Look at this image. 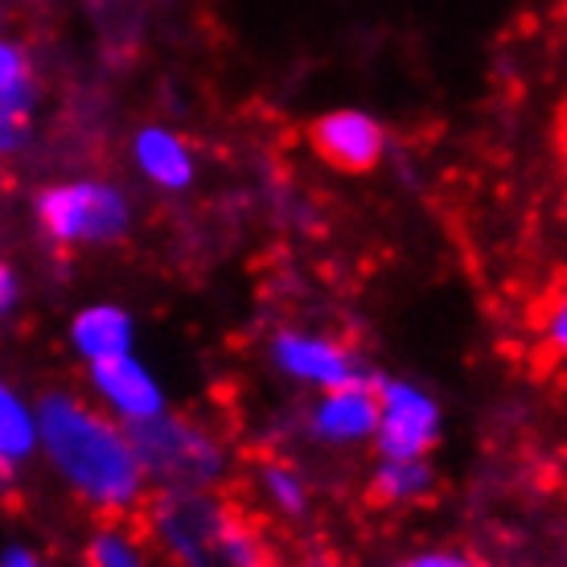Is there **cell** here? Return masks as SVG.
<instances>
[{
	"label": "cell",
	"mask_w": 567,
	"mask_h": 567,
	"mask_svg": "<svg viewBox=\"0 0 567 567\" xmlns=\"http://www.w3.org/2000/svg\"><path fill=\"white\" fill-rule=\"evenodd\" d=\"M141 165L153 173L161 185H185L189 182V156L182 144L165 132H144L141 136Z\"/></svg>",
	"instance_id": "11"
},
{
	"label": "cell",
	"mask_w": 567,
	"mask_h": 567,
	"mask_svg": "<svg viewBox=\"0 0 567 567\" xmlns=\"http://www.w3.org/2000/svg\"><path fill=\"white\" fill-rule=\"evenodd\" d=\"M74 338H79V350L91 354L95 362L128 354V317L120 309H91L79 317Z\"/></svg>",
	"instance_id": "10"
},
{
	"label": "cell",
	"mask_w": 567,
	"mask_h": 567,
	"mask_svg": "<svg viewBox=\"0 0 567 567\" xmlns=\"http://www.w3.org/2000/svg\"><path fill=\"white\" fill-rule=\"evenodd\" d=\"M156 530L185 567H276L259 523L235 502L169 494L156 502Z\"/></svg>",
	"instance_id": "1"
},
{
	"label": "cell",
	"mask_w": 567,
	"mask_h": 567,
	"mask_svg": "<svg viewBox=\"0 0 567 567\" xmlns=\"http://www.w3.org/2000/svg\"><path fill=\"white\" fill-rule=\"evenodd\" d=\"M280 358L292 374H305V379H317L326 383L329 391H346V386H362L354 370H350V358L341 354L338 346L329 341H305V338H284L280 341Z\"/></svg>",
	"instance_id": "7"
},
{
	"label": "cell",
	"mask_w": 567,
	"mask_h": 567,
	"mask_svg": "<svg viewBox=\"0 0 567 567\" xmlns=\"http://www.w3.org/2000/svg\"><path fill=\"white\" fill-rule=\"evenodd\" d=\"M42 427L50 453L91 497L124 502L141 482V461L132 456L128 440L107 427L100 415L79 412L71 399H50L42 408Z\"/></svg>",
	"instance_id": "2"
},
{
	"label": "cell",
	"mask_w": 567,
	"mask_h": 567,
	"mask_svg": "<svg viewBox=\"0 0 567 567\" xmlns=\"http://www.w3.org/2000/svg\"><path fill=\"white\" fill-rule=\"evenodd\" d=\"M45 230L54 239H112L124 227V206L115 194L100 185H66V189H50L38 202Z\"/></svg>",
	"instance_id": "4"
},
{
	"label": "cell",
	"mask_w": 567,
	"mask_h": 567,
	"mask_svg": "<svg viewBox=\"0 0 567 567\" xmlns=\"http://www.w3.org/2000/svg\"><path fill=\"white\" fill-rule=\"evenodd\" d=\"M91 559H95V567H136V559L128 555V547H120L115 539H100V543H95Z\"/></svg>",
	"instance_id": "15"
},
{
	"label": "cell",
	"mask_w": 567,
	"mask_h": 567,
	"mask_svg": "<svg viewBox=\"0 0 567 567\" xmlns=\"http://www.w3.org/2000/svg\"><path fill=\"white\" fill-rule=\"evenodd\" d=\"M95 379L100 386L112 395V403H120L132 420H144V415H156L161 408V395H156V386L148 383V374H144L128 354L120 358H100L95 362Z\"/></svg>",
	"instance_id": "8"
},
{
	"label": "cell",
	"mask_w": 567,
	"mask_h": 567,
	"mask_svg": "<svg viewBox=\"0 0 567 567\" xmlns=\"http://www.w3.org/2000/svg\"><path fill=\"white\" fill-rule=\"evenodd\" d=\"M4 564H9V567H33V564H29V555H9V559H4Z\"/></svg>",
	"instance_id": "18"
},
{
	"label": "cell",
	"mask_w": 567,
	"mask_h": 567,
	"mask_svg": "<svg viewBox=\"0 0 567 567\" xmlns=\"http://www.w3.org/2000/svg\"><path fill=\"white\" fill-rule=\"evenodd\" d=\"M128 449L136 461H144L148 468L156 473H165L173 482H185V485H198L206 482L218 465V456L198 432H189L185 424L177 420H153V415H144V420H132L128 424Z\"/></svg>",
	"instance_id": "3"
},
{
	"label": "cell",
	"mask_w": 567,
	"mask_h": 567,
	"mask_svg": "<svg viewBox=\"0 0 567 567\" xmlns=\"http://www.w3.org/2000/svg\"><path fill=\"white\" fill-rule=\"evenodd\" d=\"M312 153L341 173H370L383 156V128L362 112L321 115L309 128Z\"/></svg>",
	"instance_id": "5"
},
{
	"label": "cell",
	"mask_w": 567,
	"mask_h": 567,
	"mask_svg": "<svg viewBox=\"0 0 567 567\" xmlns=\"http://www.w3.org/2000/svg\"><path fill=\"white\" fill-rule=\"evenodd\" d=\"M432 444H436V408L408 386H383V453L395 461H415Z\"/></svg>",
	"instance_id": "6"
},
{
	"label": "cell",
	"mask_w": 567,
	"mask_h": 567,
	"mask_svg": "<svg viewBox=\"0 0 567 567\" xmlns=\"http://www.w3.org/2000/svg\"><path fill=\"white\" fill-rule=\"evenodd\" d=\"M29 420L17 408V399L0 386V461H13L29 449Z\"/></svg>",
	"instance_id": "13"
},
{
	"label": "cell",
	"mask_w": 567,
	"mask_h": 567,
	"mask_svg": "<svg viewBox=\"0 0 567 567\" xmlns=\"http://www.w3.org/2000/svg\"><path fill=\"white\" fill-rule=\"evenodd\" d=\"M271 485H276V494H280L284 506H300V489L292 477H284L280 468H271Z\"/></svg>",
	"instance_id": "17"
},
{
	"label": "cell",
	"mask_w": 567,
	"mask_h": 567,
	"mask_svg": "<svg viewBox=\"0 0 567 567\" xmlns=\"http://www.w3.org/2000/svg\"><path fill=\"white\" fill-rule=\"evenodd\" d=\"M21 128H25V91L21 83L0 86V144L21 141Z\"/></svg>",
	"instance_id": "14"
},
{
	"label": "cell",
	"mask_w": 567,
	"mask_h": 567,
	"mask_svg": "<svg viewBox=\"0 0 567 567\" xmlns=\"http://www.w3.org/2000/svg\"><path fill=\"white\" fill-rule=\"evenodd\" d=\"M379 420V403L367 395V383L362 386H346V391H333L329 403L321 408V432L326 436H362L370 432Z\"/></svg>",
	"instance_id": "9"
},
{
	"label": "cell",
	"mask_w": 567,
	"mask_h": 567,
	"mask_svg": "<svg viewBox=\"0 0 567 567\" xmlns=\"http://www.w3.org/2000/svg\"><path fill=\"white\" fill-rule=\"evenodd\" d=\"M21 74H25V62L9 50V45H0V86H13L21 83Z\"/></svg>",
	"instance_id": "16"
},
{
	"label": "cell",
	"mask_w": 567,
	"mask_h": 567,
	"mask_svg": "<svg viewBox=\"0 0 567 567\" xmlns=\"http://www.w3.org/2000/svg\"><path fill=\"white\" fill-rule=\"evenodd\" d=\"M427 485V468L415 465V461H395V465H386L379 477H374V485H370V502L374 506H391V502H399V497H412L420 494Z\"/></svg>",
	"instance_id": "12"
}]
</instances>
